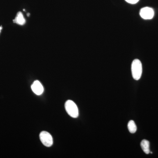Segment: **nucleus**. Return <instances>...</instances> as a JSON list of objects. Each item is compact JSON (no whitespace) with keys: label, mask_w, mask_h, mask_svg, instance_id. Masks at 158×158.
<instances>
[{"label":"nucleus","mask_w":158,"mask_h":158,"mask_svg":"<svg viewBox=\"0 0 158 158\" xmlns=\"http://www.w3.org/2000/svg\"><path fill=\"white\" fill-rule=\"evenodd\" d=\"M131 72L133 78L135 80L138 81L141 78L142 73V65L139 59H135L133 61Z\"/></svg>","instance_id":"f257e3e1"},{"label":"nucleus","mask_w":158,"mask_h":158,"mask_svg":"<svg viewBox=\"0 0 158 158\" xmlns=\"http://www.w3.org/2000/svg\"><path fill=\"white\" fill-rule=\"evenodd\" d=\"M65 107L67 113L73 118H77L79 116V111L76 104L73 101H67L65 103Z\"/></svg>","instance_id":"f03ea898"},{"label":"nucleus","mask_w":158,"mask_h":158,"mask_svg":"<svg viewBox=\"0 0 158 158\" xmlns=\"http://www.w3.org/2000/svg\"><path fill=\"white\" fill-rule=\"evenodd\" d=\"M40 138L42 144L46 146L49 147L52 145L53 138L51 134L45 131L41 132L40 134Z\"/></svg>","instance_id":"7ed1b4c3"},{"label":"nucleus","mask_w":158,"mask_h":158,"mask_svg":"<svg viewBox=\"0 0 158 158\" xmlns=\"http://www.w3.org/2000/svg\"><path fill=\"white\" fill-rule=\"evenodd\" d=\"M140 15L144 19H152L154 15V11L150 7H144L140 10Z\"/></svg>","instance_id":"20e7f679"},{"label":"nucleus","mask_w":158,"mask_h":158,"mask_svg":"<svg viewBox=\"0 0 158 158\" xmlns=\"http://www.w3.org/2000/svg\"><path fill=\"white\" fill-rule=\"evenodd\" d=\"M31 88L33 92L37 95H41L43 92V87L39 81H35L31 85Z\"/></svg>","instance_id":"39448f33"},{"label":"nucleus","mask_w":158,"mask_h":158,"mask_svg":"<svg viewBox=\"0 0 158 158\" xmlns=\"http://www.w3.org/2000/svg\"><path fill=\"white\" fill-rule=\"evenodd\" d=\"M13 22L14 23L21 26L24 25L25 24L26 19L24 17L22 12L21 11L18 12L16 17L13 20Z\"/></svg>","instance_id":"423d86ee"},{"label":"nucleus","mask_w":158,"mask_h":158,"mask_svg":"<svg viewBox=\"0 0 158 158\" xmlns=\"http://www.w3.org/2000/svg\"><path fill=\"white\" fill-rule=\"evenodd\" d=\"M141 146L143 152L146 154H148L150 152L149 141L145 139L142 140L141 143Z\"/></svg>","instance_id":"0eeeda50"},{"label":"nucleus","mask_w":158,"mask_h":158,"mask_svg":"<svg viewBox=\"0 0 158 158\" xmlns=\"http://www.w3.org/2000/svg\"><path fill=\"white\" fill-rule=\"evenodd\" d=\"M128 129L129 131L132 134H134L137 131V127L136 126L135 123V121L133 120H130L128 123Z\"/></svg>","instance_id":"6e6552de"},{"label":"nucleus","mask_w":158,"mask_h":158,"mask_svg":"<svg viewBox=\"0 0 158 158\" xmlns=\"http://www.w3.org/2000/svg\"><path fill=\"white\" fill-rule=\"evenodd\" d=\"M139 0H125L126 2L131 4H136L139 2Z\"/></svg>","instance_id":"1a4fd4ad"},{"label":"nucleus","mask_w":158,"mask_h":158,"mask_svg":"<svg viewBox=\"0 0 158 158\" xmlns=\"http://www.w3.org/2000/svg\"><path fill=\"white\" fill-rule=\"evenodd\" d=\"M2 29V26H0V33H1Z\"/></svg>","instance_id":"9d476101"}]
</instances>
